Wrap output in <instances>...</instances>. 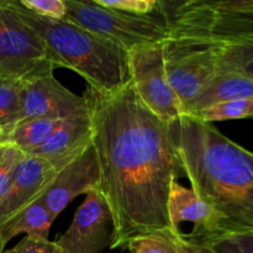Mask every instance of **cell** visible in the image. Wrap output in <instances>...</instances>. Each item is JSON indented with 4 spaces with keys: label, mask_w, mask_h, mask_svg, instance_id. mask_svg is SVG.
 I'll return each instance as SVG.
<instances>
[{
    "label": "cell",
    "mask_w": 253,
    "mask_h": 253,
    "mask_svg": "<svg viewBox=\"0 0 253 253\" xmlns=\"http://www.w3.org/2000/svg\"><path fill=\"white\" fill-rule=\"evenodd\" d=\"M62 120L32 119L22 121L5 137V142L14 146L25 155H30L51 136Z\"/></svg>",
    "instance_id": "obj_18"
},
{
    "label": "cell",
    "mask_w": 253,
    "mask_h": 253,
    "mask_svg": "<svg viewBox=\"0 0 253 253\" xmlns=\"http://www.w3.org/2000/svg\"><path fill=\"white\" fill-rule=\"evenodd\" d=\"M54 241L48 239H40V237L25 236L12 249L4 251V253H58Z\"/></svg>",
    "instance_id": "obj_26"
},
{
    "label": "cell",
    "mask_w": 253,
    "mask_h": 253,
    "mask_svg": "<svg viewBox=\"0 0 253 253\" xmlns=\"http://www.w3.org/2000/svg\"><path fill=\"white\" fill-rule=\"evenodd\" d=\"M131 83L141 101L165 123H172L185 115L168 82L165 64V42L136 47L128 51Z\"/></svg>",
    "instance_id": "obj_7"
},
{
    "label": "cell",
    "mask_w": 253,
    "mask_h": 253,
    "mask_svg": "<svg viewBox=\"0 0 253 253\" xmlns=\"http://www.w3.org/2000/svg\"><path fill=\"white\" fill-rule=\"evenodd\" d=\"M179 253H209L207 249H204L200 245L195 244V242L190 241L187 237L184 236V234L182 232L179 240Z\"/></svg>",
    "instance_id": "obj_27"
},
{
    "label": "cell",
    "mask_w": 253,
    "mask_h": 253,
    "mask_svg": "<svg viewBox=\"0 0 253 253\" xmlns=\"http://www.w3.org/2000/svg\"><path fill=\"white\" fill-rule=\"evenodd\" d=\"M114 239V221L110 208L100 190H91L74 214V219L58 240L61 253H99L110 247Z\"/></svg>",
    "instance_id": "obj_9"
},
{
    "label": "cell",
    "mask_w": 253,
    "mask_h": 253,
    "mask_svg": "<svg viewBox=\"0 0 253 253\" xmlns=\"http://www.w3.org/2000/svg\"><path fill=\"white\" fill-rule=\"evenodd\" d=\"M56 68L43 40L22 19L15 0H0V79L24 83Z\"/></svg>",
    "instance_id": "obj_6"
},
{
    "label": "cell",
    "mask_w": 253,
    "mask_h": 253,
    "mask_svg": "<svg viewBox=\"0 0 253 253\" xmlns=\"http://www.w3.org/2000/svg\"><path fill=\"white\" fill-rule=\"evenodd\" d=\"M58 253H61V252H58Z\"/></svg>",
    "instance_id": "obj_32"
},
{
    "label": "cell",
    "mask_w": 253,
    "mask_h": 253,
    "mask_svg": "<svg viewBox=\"0 0 253 253\" xmlns=\"http://www.w3.org/2000/svg\"><path fill=\"white\" fill-rule=\"evenodd\" d=\"M0 141H5V137L1 135V133H0Z\"/></svg>",
    "instance_id": "obj_31"
},
{
    "label": "cell",
    "mask_w": 253,
    "mask_h": 253,
    "mask_svg": "<svg viewBox=\"0 0 253 253\" xmlns=\"http://www.w3.org/2000/svg\"><path fill=\"white\" fill-rule=\"evenodd\" d=\"M180 235L170 230L155 231L135 237L125 249L130 253H179Z\"/></svg>",
    "instance_id": "obj_20"
},
{
    "label": "cell",
    "mask_w": 253,
    "mask_h": 253,
    "mask_svg": "<svg viewBox=\"0 0 253 253\" xmlns=\"http://www.w3.org/2000/svg\"><path fill=\"white\" fill-rule=\"evenodd\" d=\"M22 156H24V153L21 151L7 143L6 152H5L1 163H0V203L2 202L5 195L9 192L15 170H16Z\"/></svg>",
    "instance_id": "obj_25"
},
{
    "label": "cell",
    "mask_w": 253,
    "mask_h": 253,
    "mask_svg": "<svg viewBox=\"0 0 253 253\" xmlns=\"http://www.w3.org/2000/svg\"><path fill=\"white\" fill-rule=\"evenodd\" d=\"M253 98V81L240 74L216 73L203 93L187 109V114L195 113L219 103Z\"/></svg>",
    "instance_id": "obj_16"
},
{
    "label": "cell",
    "mask_w": 253,
    "mask_h": 253,
    "mask_svg": "<svg viewBox=\"0 0 253 253\" xmlns=\"http://www.w3.org/2000/svg\"><path fill=\"white\" fill-rule=\"evenodd\" d=\"M22 19L41 36L57 68H68L99 93H115L131 82L128 52L67 20L40 17L15 0Z\"/></svg>",
    "instance_id": "obj_3"
},
{
    "label": "cell",
    "mask_w": 253,
    "mask_h": 253,
    "mask_svg": "<svg viewBox=\"0 0 253 253\" xmlns=\"http://www.w3.org/2000/svg\"><path fill=\"white\" fill-rule=\"evenodd\" d=\"M168 217L170 230L174 234H182L180 225L192 222V234L185 235L188 240L202 244L214 235L217 216L209 204L200 199L192 190L185 188L178 180H173L168 194Z\"/></svg>",
    "instance_id": "obj_13"
},
{
    "label": "cell",
    "mask_w": 253,
    "mask_h": 253,
    "mask_svg": "<svg viewBox=\"0 0 253 253\" xmlns=\"http://www.w3.org/2000/svg\"><path fill=\"white\" fill-rule=\"evenodd\" d=\"M83 96L100 169L99 190L113 215L110 249L125 250L135 237L170 230L168 194L184 172L169 124L141 101L131 82L110 94L88 86Z\"/></svg>",
    "instance_id": "obj_1"
},
{
    "label": "cell",
    "mask_w": 253,
    "mask_h": 253,
    "mask_svg": "<svg viewBox=\"0 0 253 253\" xmlns=\"http://www.w3.org/2000/svg\"><path fill=\"white\" fill-rule=\"evenodd\" d=\"M20 4L32 14L43 19H66L67 7L64 0H20Z\"/></svg>",
    "instance_id": "obj_24"
},
{
    "label": "cell",
    "mask_w": 253,
    "mask_h": 253,
    "mask_svg": "<svg viewBox=\"0 0 253 253\" xmlns=\"http://www.w3.org/2000/svg\"><path fill=\"white\" fill-rule=\"evenodd\" d=\"M99 6L116 10L132 16L165 15V1L161 0H94Z\"/></svg>",
    "instance_id": "obj_22"
},
{
    "label": "cell",
    "mask_w": 253,
    "mask_h": 253,
    "mask_svg": "<svg viewBox=\"0 0 253 253\" xmlns=\"http://www.w3.org/2000/svg\"><path fill=\"white\" fill-rule=\"evenodd\" d=\"M7 242L5 241L4 237H2V235L0 234V253H4V250H5V246H6Z\"/></svg>",
    "instance_id": "obj_29"
},
{
    "label": "cell",
    "mask_w": 253,
    "mask_h": 253,
    "mask_svg": "<svg viewBox=\"0 0 253 253\" xmlns=\"http://www.w3.org/2000/svg\"><path fill=\"white\" fill-rule=\"evenodd\" d=\"M179 42L207 47L214 57L216 73L240 74L253 81V37L227 41Z\"/></svg>",
    "instance_id": "obj_15"
},
{
    "label": "cell",
    "mask_w": 253,
    "mask_h": 253,
    "mask_svg": "<svg viewBox=\"0 0 253 253\" xmlns=\"http://www.w3.org/2000/svg\"><path fill=\"white\" fill-rule=\"evenodd\" d=\"M7 148V143L5 141H0V163H1L2 158H4L5 152H6Z\"/></svg>",
    "instance_id": "obj_28"
},
{
    "label": "cell",
    "mask_w": 253,
    "mask_h": 253,
    "mask_svg": "<svg viewBox=\"0 0 253 253\" xmlns=\"http://www.w3.org/2000/svg\"><path fill=\"white\" fill-rule=\"evenodd\" d=\"M165 17L170 40L209 42L253 37V0L165 1Z\"/></svg>",
    "instance_id": "obj_4"
},
{
    "label": "cell",
    "mask_w": 253,
    "mask_h": 253,
    "mask_svg": "<svg viewBox=\"0 0 253 253\" xmlns=\"http://www.w3.org/2000/svg\"><path fill=\"white\" fill-rule=\"evenodd\" d=\"M22 82L0 79V133L6 137L21 119Z\"/></svg>",
    "instance_id": "obj_19"
},
{
    "label": "cell",
    "mask_w": 253,
    "mask_h": 253,
    "mask_svg": "<svg viewBox=\"0 0 253 253\" xmlns=\"http://www.w3.org/2000/svg\"><path fill=\"white\" fill-rule=\"evenodd\" d=\"M250 100L251 99H242V100L225 101V103L215 104L209 108L202 109L195 113L187 114L198 121L204 124H214L219 121L240 120V119L249 118Z\"/></svg>",
    "instance_id": "obj_21"
},
{
    "label": "cell",
    "mask_w": 253,
    "mask_h": 253,
    "mask_svg": "<svg viewBox=\"0 0 253 253\" xmlns=\"http://www.w3.org/2000/svg\"><path fill=\"white\" fill-rule=\"evenodd\" d=\"M198 245L209 253H253V231L226 235Z\"/></svg>",
    "instance_id": "obj_23"
},
{
    "label": "cell",
    "mask_w": 253,
    "mask_h": 253,
    "mask_svg": "<svg viewBox=\"0 0 253 253\" xmlns=\"http://www.w3.org/2000/svg\"><path fill=\"white\" fill-rule=\"evenodd\" d=\"M57 170L40 158L22 156L9 192L0 203V226L43 195Z\"/></svg>",
    "instance_id": "obj_12"
},
{
    "label": "cell",
    "mask_w": 253,
    "mask_h": 253,
    "mask_svg": "<svg viewBox=\"0 0 253 253\" xmlns=\"http://www.w3.org/2000/svg\"><path fill=\"white\" fill-rule=\"evenodd\" d=\"M249 118H253V98L250 100V110H249Z\"/></svg>",
    "instance_id": "obj_30"
},
{
    "label": "cell",
    "mask_w": 253,
    "mask_h": 253,
    "mask_svg": "<svg viewBox=\"0 0 253 253\" xmlns=\"http://www.w3.org/2000/svg\"><path fill=\"white\" fill-rule=\"evenodd\" d=\"M56 220L42 199H37L21 212L0 226V234L9 242L15 236L25 234L26 236L48 239L49 230Z\"/></svg>",
    "instance_id": "obj_17"
},
{
    "label": "cell",
    "mask_w": 253,
    "mask_h": 253,
    "mask_svg": "<svg viewBox=\"0 0 253 253\" xmlns=\"http://www.w3.org/2000/svg\"><path fill=\"white\" fill-rule=\"evenodd\" d=\"M165 64L168 82L187 109L216 76L214 57L207 47L167 40Z\"/></svg>",
    "instance_id": "obj_8"
},
{
    "label": "cell",
    "mask_w": 253,
    "mask_h": 253,
    "mask_svg": "<svg viewBox=\"0 0 253 253\" xmlns=\"http://www.w3.org/2000/svg\"><path fill=\"white\" fill-rule=\"evenodd\" d=\"M99 185L100 169L90 143L81 155L57 170L41 199L57 219L74 198L99 189Z\"/></svg>",
    "instance_id": "obj_11"
},
{
    "label": "cell",
    "mask_w": 253,
    "mask_h": 253,
    "mask_svg": "<svg viewBox=\"0 0 253 253\" xmlns=\"http://www.w3.org/2000/svg\"><path fill=\"white\" fill-rule=\"evenodd\" d=\"M90 143L91 123L88 111L62 120L51 136L30 156L44 161L54 170H58L81 155Z\"/></svg>",
    "instance_id": "obj_14"
},
{
    "label": "cell",
    "mask_w": 253,
    "mask_h": 253,
    "mask_svg": "<svg viewBox=\"0 0 253 253\" xmlns=\"http://www.w3.org/2000/svg\"><path fill=\"white\" fill-rule=\"evenodd\" d=\"M67 21L83 27L116 46L131 51L145 44L160 43L169 39V27L165 15L132 16L99 6L94 0H64Z\"/></svg>",
    "instance_id": "obj_5"
},
{
    "label": "cell",
    "mask_w": 253,
    "mask_h": 253,
    "mask_svg": "<svg viewBox=\"0 0 253 253\" xmlns=\"http://www.w3.org/2000/svg\"><path fill=\"white\" fill-rule=\"evenodd\" d=\"M169 128L184 177L217 216L209 240L253 231V153L187 114Z\"/></svg>",
    "instance_id": "obj_2"
},
{
    "label": "cell",
    "mask_w": 253,
    "mask_h": 253,
    "mask_svg": "<svg viewBox=\"0 0 253 253\" xmlns=\"http://www.w3.org/2000/svg\"><path fill=\"white\" fill-rule=\"evenodd\" d=\"M85 113V98L67 89L53 72L22 83L20 123L32 119L64 120Z\"/></svg>",
    "instance_id": "obj_10"
}]
</instances>
